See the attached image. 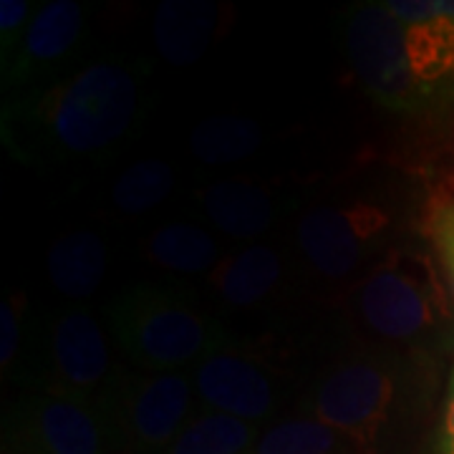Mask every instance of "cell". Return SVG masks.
I'll use <instances>...</instances> for the list:
<instances>
[{
    "label": "cell",
    "instance_id": "6da1fadb",
    "mask_svg": "<svg viewBox=\"0 0 454 454\" xmlns=\"http://www.w3.org/2000/svg\"><path fill=\"white\" fill-rule=\"evenodd\" d=\"M119 348L146 372H182L220 348L223 328L187 298L162 286H137L109 306Z\"/></svg>",
    "mask_w": 454,
    "mask_h": 454
},
{
    "label": "cell",
    "instance_id": "7a4b0ae2",
    "mask_svg": "<svg viewBox=\"0 0 454 454\" xmlns=\"http://www.w3.org/2000/svg\"><path fill=\"white\" fill-rule=\"evenodd\" d=\"M139 109V89L127 68L97 64L66 79L33 106V121L56 152L97 154L114 146Z\"/></svg>",
    "mask_w": 454,
    "mask_h": 454
},
{
    "label": "cell",
    "instance_id": "3957f363",
    "mask_svg": "<svg viewBox=\"0 0 454 454\" xmlns=\"http://www.w3.org/2000/svg\"><path fill=\"white\" fill-rule=\"evenodd\" d=\"M402 381V364L389 351L348 354L318 379L309 402L310 417L369 454L394 417Z\"/></svg>",
    "mask_w": 454,
    "mask_h": 454
},
{
    "label": "cell",
    "instance_id": "277c9868",
    "mask_svg": "<svg viewBox=\"0 0 454 454\" xmlns=\"http://www.w3.org/2000/svg\"><path fill=\"white\" fill-rule=\"evenodd\" d=\"M361 324L387 340H414L442 318V295L429 260L417 253H394L354 291Z\"/></svg>",
    "mask_w": 454,
    "mask_h": 454
},
{
    "label": "cell",
    "instance_id": "5b68a950",
    "mask_svg": "<svg viewBox=\"0 0 454 454\" xmlns=\"http://www.w3.org/2000/svg\"><path fill=\"white\" fill-rule=\"evenodd\" d=\"M114 439L106 404L33 389L11 409L5 447L16 454H112Z\"/></svg>",
    "mask_w": 454,
    "mask_h": 454
},
{
    "label": "cell",
    "instance_id": "8992f818",
    "mask_svg": "<svg viewBox=\"0 0 454 454\" xmlns=\"http://www.w3.org/2000/svg\"><path fill=\"white\" fill-rule=\"evenodd\" d=\"M195 381L187 372H146L121 379L106 394L116 437L134 452H164L192 419Z\"/></svg>",
    "mask_w": 454,
    "mask_h": 454
},
{
    "label": "cell",
    "instance_id": "52a82bcc",
    "mask_svg": "<svg viewBox=\"0 0 454 454\" xmlns=\"http://www.w3.org/2000/svg\"><path fill=\"white\" fill-rule=\"evenodd\" d=\"M346 46L356 76L381 106L391 112H422L406 71L402 28L384 0L361 3L348 13Z\"/></svg>",
    "mask_w": 454,
    "mask_h": 454
},
{
    "label": "cell",
    "instance_id": "ba28073f",
    "mask_svg": "<svg viewBox=\"0 0 454 454\" xmlns=\"http://www.w3.org/2000/svg\"><path fill=\"white\" fill-rule=\"evenodd\" d=\"M46 387L89 402H106L112 391V348L97 318L83 309L51 316L43 336Z\"/></svg>",
    "mask_w": 454,
    "mask_h": 454
},
{
    "label": "cell",
    "instance_id": "9c48e42d",
    "mask_svg": "<svg viewBox=\"0 0 454 454\" xmlns=\"http://www.w3.org/2000/svg\"><path fill=\"white\" fill-rule=\"evenodd\" d=\"M402 28L406 71L419 106L454 97V0H384Z\"/></svg>",
    "mask_w": 454,
    "mask_h": 454
},
{
    "label": "cell",
    "instance_id": "30bf717a",
    "mask_svg": "<svg viewBox=\"0 0 454 454\" xmlns=\"http://www.w3.org/2000/svg\"><path fill=\"white\" fill-rule=\"evenodd\" d=\"M391 225L389 212L372 202L346 207H316L298 223V247L310 265L328 278L354 273L373 253Z\"/></svg>",
    "mask_w": 454,
    "mask_h": 454
},
{
    "label": "cell",
    "instance_id": "8fae6325",
    "mask_svg": "<svg viewBox=\"0 0 454 454\" xmlns=\"http://www.w3.org/2000/svg\"><path fill=\"white\" fill-rule=\"evenodd\" d=\"M192 381L205 411L230 414L245 422L265 419L278 402L268 372L235 351H212L195 366Z\"/></svg>",
    "mask_w": 454,
    "mask_h": 454
},
{
    "label": "cell",
    "instance_id": "7c38bea8",
    "mask_svg": "<svg viewBox=\"0 0 454 454\" xmlns=\"http://www.w3.org/2000/svg\"><path fill=\"white\" fill-rule=\"evenodd\" d=\"M83 28V11L74 0H51L35 11L26 35L11 59L3 61L11 83L26 82L41 68L61 61L76 46Z\"/></svg>",
    "mask_w": 454,
    "mask_h": 454
},
{
    "label": "cell",
    "instance_id": "4fadbf2b",
    "mask_svg": "<svg viewBox=\"0 0 454 454\" xmlns=\"http://www.w3.org/2000/svg\"><path fill=\"white\" fill-rule=\"evenodd\" d=\"M202 200L212 223L232 238L262 235L278 215L276 200L268 190L240 179L212 184Z\"/></svg>",
    "mask_w": 454,
    "mask_h": 454
},
{
    "label": "cell",
    "instance_id": "5bb4252c",
    "mask_svg": "<svg viewBox=\"0 0 454 454\" xmlns=\"http://www.w3.org/2000/svg\"><path fill=\"white\" fill-rule=\"evenodd\" d=\"M106 247L94 232H68L49 250V280L66 298L94 295L106 276Z\"/></svg>",
    "mask_w": 454,
    "mask_h": 454
},
{
    "label": "cell",
    "instance_id": "9a60e30c",
    "mask_svg": "<svg viewBox=\"0 0 454 454\" xmlns=\"http://www.w3.org/2000/svg\"><path fill=\"white\" fill-rule=\"evenodd\" d=\"M283 276L280 255L268 245H250L212 270V286L232 306H253L278 286Z\"/></svg>",
    "mask_w": 454,
    "mask_h": 454
},
{
    "label": "cell",
    "instance_id": "2e32d148",
    "mask_svg": "<svg viewBox=\"0 0 454 454\" xmlns=\"http://www.w3.org/2000/svg\"><path fill=\"white\" fill-rule=\"evenodd\" d=\"M258 427L230 414L202 411L184 424L177 439L160 454H250Z\"/></svg>",
    "mask_w": 454,
    "mask_h": 454
},
{
    "label": "cell",
    "instance_id": "e0dca14e",
    "mask_svg": "<svg viewBox=\"0 0 454 454\" xmlns=\"http://www.w3.org/2000/svg\"><path fill=\"white\" fill-rule=\"evenodd\" d=\"M149 258L172 273H205L217 262V243L197 225L169 223L149 238Z\"/></svg>",
    "mask_w": 454,
    "mask_h": 454
},
{
    "label": "cell",
    "instance_id": "ac0fdd59",
    "mask_svg": "<svg viewBox=\"0 0 454 454\" xmlns=\"http://www.w3.org/2000/svg\"><path fill=\"white\" fill-rule=\"evenodd\" d=\"M343 437L316 417H295L260 434L250 454H336Z\"/></svg>",
    "mask_w": 454,
    "mask_h": 454
},
{
    "label": "cell",
    "instance_id": "d6986e66",
    "mask_svg": "<svg viewBox=\"0 0 454 454\" xmlns=\"http://www.w3.org/2000/svg\"><path fill=\"white\" fill-rule=\"evenodd\" d=\"M175 187V169L160 160H146L129 167L114 184V205L127 215H142L169 197Z\"/></svg>",
    "mask_w": 454,
    "mask_h": 454
},
{
    "label": "cell",
    "instance_id": "ffe728a7",
    "mask_svg": "<svg viewBox=\"0 0 454 454\" xmlns=\"http://www.w3.org/2000/svg\"><path fill=\"white\" fill-rule=\"evenodd\" d=\"M260 145V131L253 121L238 116H217L202 124L192 137L197 157L207 162H230L250 154Z\"/></svg>",
    "mask_w": 454,
    "mask_h": 454
},
{
    "label": "cell",
    "instance_id": "44dd1931",
    "mask_svg": "<svg viewBox=\"0 0 454 454\" xmlns=\"http://www.w3.org/2000/svg\"><path fill=\"white\" fill-rule=\"evenodd\" d=\"M33 8L28 0H3L0 3V43H3V61L13 56L20 38L26 35L33 20Z\"/></svg>",
    "mask_w": 454,
    "mask_h": 454
},
{
    "label": "cell",
    "instance_id": "7402d4cb",
    "mask_svg": "<svg viewBox=\"0 0 454 454\" xmlns=\"http://www.w3.org/2000/svg\"><path fill=\"white\" fill-rule=\"evenodd\" d=\"M429 230H432V240L454 291V200L432 212Z\"/></svg>",
    "mask_w": 454,
    "mask_h": 454
},
{
    "label": "cell",
    "instance_id": "603a6c76",
    "mask_svg": "<svg viewBox=\"0 0 454 454\" xmlns=\"http://www.w3.org/2000/svg\"><path fill=\"white\" fill-rule=\"evenodd\" d=\"M3 343H0V361H3V369H8V364L13 361L18 351V339H20V313H18L16 303L13 301H5L3 303Z\"/></svg>",
    "mask_w": 454,
    "mask_h": 454
},
{
    "label": "cell",
    "instance_id": "cb8c5ba5",
    "mask_svg": "<svg viewBox=\"0 0 454 454\" xmlns=\"http://www.w3.org/2000/svg\"><path fill=\"white\" fill-rule=\"evenodd\" d=\"M437 454H454V369L447 384V399L442 411V427H439Z\"/></svg>",
    "mask_w": 454,
    "mask_h": 454
},
{
    "label": "cell",
    "instance_id": "d4e9b609",
    "mask_svg": "<svg viewBox=\"0 0 454 454\" xmlns=\"http://www.w3.org/2000/svg\"><path fill=\"white\" fill-rule=\"evenodd\" d=\"M3 454H16L13 450H8V447H3Z\"/></svg>",
    "mask_w": 454,
    "mask_h": 454
}]
</instances>
